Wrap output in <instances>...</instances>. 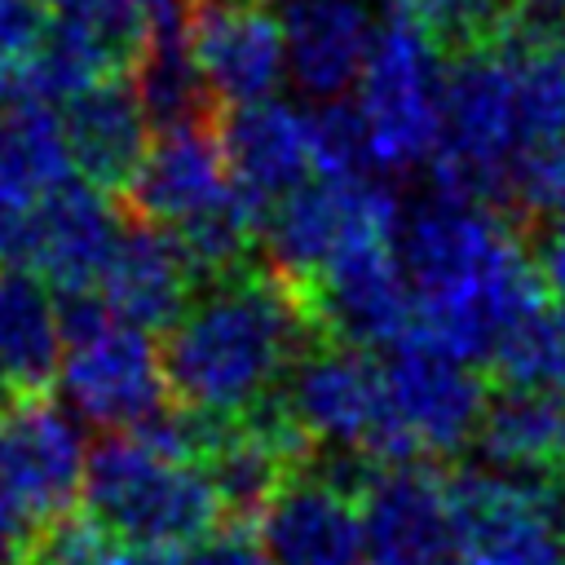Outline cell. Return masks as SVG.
I'll return each instance as SVG.
<instances>
[{"instance_id": "cell-1", "label": "cell", "mask_w": 565, "mask_h": 565, "mask_svg": "<svg viewBox=\"0 0 565 565\" xmlns=\"http://www.w3.org/2000/svg\"><path fill=\"white\" fill-rule=\"evenodd\" d=\"M393 252L415 296L411 331L472 366H486L499 340L547 305L521 225L490 203L428 190L402 207Z\"/></svg>"}, {"instance_id": "cell-2", "label": "cell", "mask_w": 565, "mask_h": 565, "mask_svg": "<svg viewBox=\"0 0 565 565\" xmlns=\"http://www.w3.org/2000/svg\"><path fill=\"white\" fill-rule=\"evenodd\" d=\"M318 340L300 291L269 265H247L194 291L163 331L168 397L212 419H238L278 393L291 362Z\"/></svg>"}, {"instance_id": "cell-3", "label": "cell", "mask_w": 565, "mask_h": 565, "mask_svg": "<svg viewBox=\"0 0 565 565\" xmlns=\"http://www.w3.org/2000/svg\"><path fill=\"white\" fill-rule=\"evenodd\" d=\"M79 508L119 547H190L225 516L203 463L163 459L132 433H102L88 446Z\"/></svg>"}, {"instance_id": "cell-4", "label": "cell", "mask_w": 565, "mask_h": 565, "mask_svg": "<svg viewBox=\"0 0 565 565\" xmlns=\"http://www.w3.org/2000/svg\"><path fill=\"white\" fill-rule=\"evenodd\" d=\"M441 93L446 49L402 13L380 18L375 44L353 88L375 177L397 181L428 168L441 137Z\"/></svg>"}, {"instance_id": "cell-5", "label": "cell", "mask_w": 565, "mask_h": 565, "mask_svg": "<svg viewBox=\"0 0 565 565\" xmlns=\"http://www.w3.org/2000/svg\"><path fill=\"white\" fill-rule=\"evenodd\" d=\"M278 402L291 424L309 437L313 455H362L375 468L393 463H428L415 455L406 433L393 424L384 371L371 349H353L340 340H313L278 384Z\"/></svg>"}, {"instance_id": "cell-6", "label": "cell", "mask_w": 565, "mask_h": 565, "mask_svg": "<svg viewBox=\"0 0 565 565\" xmlns=\"http://www.w3.org/2000/svg\"><path fill=\"white\" fill-rule=\"evenodd\" d=\"M402 199L384 177H309L260 221V256L296 291L358 243L393 238Z\"/></svg>"}, {"instance_id": "cell-7", "label": "cell", "mask_w": 565, "mask_h": 565, "mask_svg": "<svg viewBox=\"0 0 565 565\" xmlns=\"http://www.w3.org/2000/svg\"><path fill=\"white\" fill-rule=\"evenodd\" d=\"M380 371L393 424L406 433L419 459H446L472 446L490 402V380L481 366L406 331L397 344H388Z\"/></svg>"}, {"instance_id": "cell-8", "label": "cell", "mask_w": 565, "mask_h": 565, "mask_svg": "<svg viewBox=\"0 0 565 565\" xmlns=\"http://www.w3.org/2000/svg\"><path fill=\"white\" fill-rule=\"evenodd\" d=\"M88 441L79 419L49 402H13L0 419V499L35 530V539L79 508Z\"/></svg>"}, {"instance_id": "cell-9", "label": "cell", "mask_w": 565, "mask_h": 565, "mask_svg": "<svg viewBox=\"0 0 565 565\" xmlns=\"http://www.w3.org/2000/svg\"><path fill=\"white\" fill-rule=\"evenodd\" d=\"M455 547L472 565H565L556 499L539 477L463 468L450 481Z\"/></svg>"}, {"instance_id": "cell-10", "label": "cell", "mask_w": 565, "mask_h": 565, "mask_svg": "<svg viewBox=\"0 0 565 565\" xmlns=\"http://www.w3.org/2000/svg\"><path fill=\"white\" fill-rule=\"evenodd\" d=\"M57 388L79 424L128 433L168 397L163 353L150 331L106 318L97 331L66 344Z\"/></svg>"}, {"instance_id": "cell-11", "label": "cell", "mask_w": 565, "mask_h": 565, "mask_svg": "<svg viewBox=\"0 0 565 565\" xmlns=\"http://www.w3.org/2000/svg\"><path fill=\"white\" fill-rule=\"evenodd\" d=\"M300 300L322 340L353 349H388L415 327V296L393 238L349 247L300 287Z\"/></svg>"}, {"instance_id": "cell-12", "label": "cell", "mask_w": 565, "mask_h": 565, "mask_svg": "<svg viewBox=\"0 0 565 565\" xmlns=\"http://www.w3.org/2000/svg\"><path fill=\"white\" fill-rule=\"evenodd\" d=\"M185 49L216 110L274 97L287 79L282 18L269 0H199L185 22Z\"/></svg>"}, {"instance_id": "cell-13", "label": "cell", "mask_w": 565, "mask_h": 565, "mask_svg": "<svg viewBox=\"0 0 565 565\" xmlns=\"http://www.w3.org/2000/svg\"><path fill=\"white\" fill-rule=\"evenodd\" d=\"M366 565H446L455 547L450 481L428 463L375 468L358 490Z\"/></svg>"}, {"instance_id": "cell-14", "label": "cell", "mask_w": 565, "mask_h": 565, "mask_svg": "<svg viewBox=\"0 0 565 565\" xmlns=\"http://www.w3.org/2000/svg\"><path fill=\"white\" fill-rule=\"evenodd\" d=\"M124 221L128 212L110 190L71 177L31 203L22 265L35 269L53 291H93Z\"/></svg>"}, {"instance_id": "cell-15", "label": "cell", "mask_w": 565, "mask_h": 565, "mask_svg": "<svg viewBox=\"0 0 565 565\" xmlns=\"http://www.w3.org/2000/svg\"><path fill=\"white\" fill-rule=\"evenodd\" d=\"M230 163L216 137V115L150 132L146 154L137 159L119 203L132 221L177 230L194 212L212 207L230 190Z\"/></svg>"}, {"instance_id": "cell-16", "label": "cell", "mask_w": 565, "mask_h": 565, "mask_svg": "<svg viewBox=\"0 0 565 565\" xmlns=\"http://www.w3.org/2000/svg\"><path fill=\"white\" fill-rule=\"evenodd\" d=\"M256 543L269 565H362L358 494L300 468L256 512Z\"/></svg>"}, {"instance_id": "cell-17", "label": "cell", "mask_w": 565, "mask_h": 565, "mask_svg": "<svg viewBox=\"0 0 565 565\" xmlns=\"http://www.w3.org/2000/svg\"><path fill=\"white\" fill-rule=\"evenodd\" d=\"M216 137L230 163V181L252 194L265 212L309 177L313 163V110L287 97H260L230 110H216Z\"/></svg>"}, {"instance_id": "cell-18", "label": "cell", "mask_w": 565, "mask_h": 565, "mask_svg": "<svg viewBox=\"0 0 565 565\" xmlns=\"http://www.w3.org/2000/svg\"><path fill=\"white\" fill-rule=\"evenodd\" d=\"M278 18L291 88L313 106L349 97L380 31L371 0H282Z\"/></svg>"}, {"instance_id": "cell-19", "label": "cell", "mask_w": 565, "mask_h": 565, "mask_svg": "<svg viewBox=\"0 0 565 565\" xmlns=\"http://www.w3.org/2000/svg\"><path fill=\"white\" fill-rule=\"evenodd\" d=\"M199 274L185 260L181 243L172 230L163 225H146V221H124L119 243L97 278V296L110 309V318L141 327L150 335L168 331L181 309L194 300L199 291Z\"/></svg>"}, {"instance_id": "cell-20", "label": "cell", "mask_w": 565, "mask_h": 565, "mask_svg": "<svg viewBox=\"0 0 565 565\" xmlns=\"http://www.w3.org/2000/svg\"><path fill=\"white\" fill-rule=\"evenodd\" d=\"M57 115H62V132H66L75 177L119 194L128 185L137 159L150 146V132H154L141 102H137V88H132L128 71L93 79L88 88L66 97L57 106Z\"/></svg>"}, {"instance_id": "cell-21", "label": "cell", "mask_w": 565, "mask_h": 565, "mask_svg": "<svg viewBox=\"0 0 565 565\" xmlns=\"http://www.w3.org/2000/svg\"><path fill=\"white\" fill-rule=\"evenodd\" d=\"M66 358L53 287L26 265H0V397H49Z\"/></svg>"}, {"instance_id": "cell-22", "label": "cell", "mask_w": 565, "mask_h": 565, "mask_svg": "<svg viewBox=\"0 0 565 565\" xmlns=\"http://www.w3.org/2000/svg\"><path fill=\"white\" fill-rule=\"evenodd\" d=\"M472 446L499 472L516 477H561L565 472V388L490 384Z\"/></svg>"}, {"instance_id": "cell-23", "label": "cell", "mask_w": 565, "mask_h": 565, "mask_svg": "<svg viewBox=\"0 0 565 565\" xmlns=\"http://www.w3.org/2000/svg\"><path fill=\"white\" fill-rule=\"evenodd\" d=\"M71 150L57 106H9L0 110V199L31 207L62 181H71Z\"/></svg>"}, {"instance_id": "cell-24", "label": "cell", "mask_w": 565, "mask_h": 565, "mask_svg": "<svg viewBox=\"0 0 565 565\" xmlns=\"http://www.w3.org/2000/svg\"><path fill=\"white\" fill-rule=\"evenodd\" d=\"M128 79H132L137 102H141V110H146L154 132L216 115V102H212L199 66H194V57L185 49V35L150 40L141 49V57L132 62Z\"/></svg>"}, {"instance_id": "cell-25", "label": "cell", "mask_w": 565, "mask_h": 565, "mask_svg": "<svg viewBox=\"0 0 565 565\" xmlns=\"http://www.w3.org/2000/svg\"><path fill=\"white\" fill-rule=\"evenodd\" d=\"M486 371L499 384H525V388H565V340L556 327V313L543 305L530 318H521L499 349L490 353Z\"/></svg>"}, {"instance_id": "cell-26", "label": "cell", "mask_w": 565, "mask_h": 565, "mask_svg": "<svg viewBox=\"0 0 565 565\" xmlns=\"http://www.w3.org/2000/svg\"><path fill=\"white\" fill-rule=\"evenodd\" d=\"M521 0H388V13L424 26L446 53L494 44Z\"/></svg>"}, {"instance_id": "cell-27", "label": "cell", "mask_w": 565, "mask_h": 565, "mask_svg": "<svg viewBox=\"0 0 565 565\" xmlns=\"http://www.w3.org/2000/svg\"><path fill=\"white\" fill-rule=\"evenodd\" d=\"M313 163L318 177H375L366 128L353 97L313 106Z\"/></svg>"}, {"instance_id": "cell-28", "label": "cell", "mask_w": 565, "mask_h": 565, "mask_svg": "<svg viewBox=\"0 0 565 565\" xmlns=\"http://www.w3.org/2000/svg\"><path fill=\"white\" fill-rule=\"evenodd\" d=\"M512 221L516 225L565 221V132L525 154L512 190Z\"/></svg>"}, {"instance_id": "cell-29", "label": "cell", "mask_w": 565, "mask_h": 565, "mask_svg": "<svg viewBox=\"0 0 565 565\" xmlns=\"http://www.w3.org/2000/svg\"><path fill=\"white\" fill-rule=\"evenodd\" d=\"M31 565H110V539L84 512H71L35 539Z\"/></svg>"}, {"instance_id": "cell-30", "label": "cell", "mask_w": 565, "mask_h": 565, "mask_svg": "<svg viewBox=\"0 0 565 565\" xmlns=\"http://www.w3.org/2000/svg\"><path fill=\"white\" fill-rule=\"evenodd\" d=\"M53 13L40 0H0V66H18L35 57L49 35Z\"/></svg>"}, {"instance_id": "cell-31", "label": "cell", "mask_w": 565, "mask_h": 565, "mask_svg": "<svg viewBox=\"0 0 565 565\" xmlns=\"http://www.w3.org/2000/svg\"><path fill=\"white\" fill-rule=\"evenodd\" d=\"M181 565H269V561H265L256 534L243 530V521H238L230 530H212L207 539L190 543L181 552Z\"/></svg>"}, {"instance_id": "cell-32", "label": "cell", "mask_w": 565, "mask_h": 565, "mask_svg": "<svg viewBox=\"0 0 565 565\" xmlns=\"http://www.w3.org/2000/svg\"><path fill=\"white\" fill-rule=\"evenodd\" d=\"M530 260L547 287V296L565 300V221H543V225H530Z\"/></svg>"}, {"instance_id": "cell-33", "label": "cell", "mask_w": 565, "mask_h": 565, "mask_svg": "<svg viewBox=\"0 0 565 565\" xmlns=\"http://www.w3.org/2000/svg\"><path fill=\"white\" fill-rule=\"evenodd\" d=\"M31 547H35V530L0 499V565L31 561Z\"/></svg>"}, {"instance_id": "cell-34", "label": "cell", "mask_w": 565, "mask_h": 565, "mask_svg": "<svg viewBox=\"0 0 565 565\" xmlns=\"http://www.w3.org/2000/svg\"><path fill=\"white\" fill-rule=\"evenodd\" d=\"M26 212L9 199H0V265H22L26 252Z\"/></svg>"}, {"instance_id": "cell-35", "label": "cell", "mask_w": 565, "mask_h": 565, "mask_svg": "<svg viewBox=\"0 0 565 565\" xmlns=\"http://www.w3.org/2000/svg\"><path fill=\"white\" fill-rule=\"evenodd\" d=\"M185 547H119L110 543V565H181Z\"/></svg>"}, {"instance_id": "cell-36", "label": "cell", "mask_w": 565, "mask_h": 565, "mask_svg": "<svg viewBox=\"0 0 565 565\" xmlns=\"http://www.w3.org/2000/svg\"><path fill=\"white\" fill-rule=\"evenodd\" d=\"M53 18H75V13H88V9H97L102 0H40Z\"/></svg>"}, {"instance_id": "cell-37", "label": "cell", "mask_w": 565, "mask_h": 565, "mask_svg": "<svg viewBox=\"0 0 565 565\" xmlns=\"http://www.w3.org/2000/svg\"><path fill=\"white\" fill-rule=\"evenodd\" d=\"M556 525H561V552H565V472H561V490H556Z\"/></svg>"}, {"instance_id": "cell-38", "label": "cell", "mask_w": 565, "mask_h": 565, "mask_svg": "<svg viewBox=\"0 0 565 565\" xmlns=\"http://www.w3.org/2000/svg\"><path fill=\"white\" fill-rule=\"evenodd\" d=\"M552 313H556V327H561V340H565V300H556V309H552Z\"/></svg>"}, {"instance_id": "cell-39", "label": "cell", "mask_w": 565, "mask_h": 565, "mask_svg": "<svg viewBox=\"0 0 565 565\" xmlns=\"http://www.w3.org/2000/svg\"><path fill=\"white\" fill-rule=\"evenodd\" d=\"M446 565H472V561H468V556H450Z\"/></svg>"}, {"instance_id": "cell-40", "label": "cell", "mask_w": 565, "mask_h": 565, "mask_svg": "<svg viewBox=\"0 0 565 565\" xmlns=\"http://www.w3.org/2000/svg\"><path fill=\"white\" fill-rule=\"evenodd\" d=\"M4 411H9V402H4V397H0V419H4Z\"/></svg>"}, {"instance_id": "cell-41", "label": "cell", "mask_w": 565, "mask_h": 565, "mask_svg": "<svg viewBox=\"0 0 565 565\" xmlns=\"http://www.w3.org/2000/svg\"><path fill=\"white\" fill-rule=\"evenodd\" d=\"M561 57H565V44H561Z\"/></svg>"}, {"instance_id": "cell-42", "label": "cell", "mask_w": 565, "mask_h": 565, "mask_svg": "<svg viewBox=\"0 0 565 565\" xmlns=\"http://www.w3.org/2000/svg\"><path fill=\"white\" fill-rule=\"evenodd\" d=\"M18 565H26V561H18Z\"/></svg>"}]
</instances>
